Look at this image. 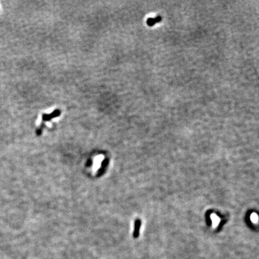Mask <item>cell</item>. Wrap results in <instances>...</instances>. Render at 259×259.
<instances>
[{"instance_id":"1","label":"cell","mask_w":259,"mask_h":259,"mask_svg":"<svg viewBox=\"0 0 259 259\" xmlns=\"http://www.w3.org/2000/svg\"><path fill=\"white\" fill-rule=\"evenodd\" d=\"M61 114V111L59 109H56L53 113L51 114H43L42 115V122L44 121H50L51 119L54 118L55 117L59 116Z\"/></svg>"},{"instance_id":"2","label":"cell","mask_w":259,"mask_h":259,"mask_svg":"<svg viewBox=\"0 0 259 259\" xmlns=\"http://www.w3.org/2000/svg\"><path fill=\"white\" fill-rule=\"evenodd\" d=\"M140 227V221L137 220L135 224V229H134L133 236L134 238H137L139 234V230Z\"/></svg>"},{"instance_id":"3","label":"cell","mask_w":259,"mask_h":259,"mask_svg":"<svg viewBox=\"0 0 259 259\" xmlns=\"http://www.w3.org/2000/svg\"><path fill=\"white\" fill-rule=\"evenodd\" d=\"M160 20H161V18L160 17H157V18L154 19H148V20H147V23L148 25L151 26L154 25L156 22H160Z\"/></svg>"},{"instance_id":"4","label":"cell","mask_w":259,"mask_h":259,"mask_svg":"<svg viewBox=\"0 0 259 259\" xmlns=\"http://www.w3.org/2000/svg\"><path fill=\"white\" fill-rule=\"evenodd\" d=\"M211 219L212 220V225L214 227L218 225L219 222H220V219L218 218V217L217 215H215V214H212L211 215Z\"/></svg>"},{"instance_id":"5","label":"cell","mask_w":259,"mask_h":259,"mask_svg":"<svg viewBox=\"0 0 259 259\" xmlns=\"http://www.w3.org/2000/svg\"><path fill=\"white\" fill-rule=\"evenodd\" d=\"M258 219V215H257V214L253 213L251 215V220L253 222H257Z\"/></svg>"}]
</instances>
